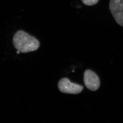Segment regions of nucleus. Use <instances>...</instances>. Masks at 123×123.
Instances as JSON below:
<instances>
[{"label":"nucleus","instance_id":"1","mask_svg":"<svg viewBox=\"0 0 123 123\" xmlns=\"http://www.w3.org/2000/svg\"><path fill=\"white\" fill-rule=\"evenodd\" d=\"M13 41L15 48L22 53L35 51L39 48L38 40L23 30L16 31L13 36Z\"/></svg>","mask_w":123,"mask_h":123},{"label":"nucleus","instance_id":"2","mask_svg":"<svg viewBox=\"0 0 123 123\" xmlns=\"http://www.w3.org/2000/svg\"><path fill=\"white\" fill-rule=\"evenodd\" d=\"M58 88L62 92L77 94L81 93L84 87L82 86L70 82L68 78H62L58 83Z\"/></svg>","mask_w":123,"mask_h":123},{"label":"nucleus","instance_id":"3","mask_svg":"<svg viewBox=\"0 0 123 123\" xmlns=\"http://www.w3.org/2000/svg\"><path fill=\"white\" fill-rule=\"evenodd\" d=\"M109 8L115 21L123 27V0H110Z\"/></svg>","mask_w":123,"mask_h":123},{"label":"nucleus","instance_id":"4","mask_svg":"<svg viewBox=\"0 0 123 123\" xmlns=\"http://www.w3.org/2000/svg\"><path fill=\"white\" fill-rule=\"evenodd\" d=\"M84 81L86 88L91 91L98 90L100 86V78L95 72L90 70H86L84 72Z\"/></svg>","mask_w":123,"mask_h":123},{"label":"nucleus","instance_id":"5","mask_svg":"<svg viewBox=\"0 0 123 123\" xmlns=\"http://www.w3.org/2000/svg\"><path fill=\"white\" fill-rule=\"evenodd\" d=\"M84 5L87 6H93L96 4L99 0H81Z\"/></svg>","mask_w":123,"mask_h":123},{"label":"nucleus","instance_id":"6","mask_svg":"<svg viewBox=\"0 0 123 123\" xmlns=\"http://www.w3.org/2000/svg\"><path fill=\"white\" fill-rule=\"evenodd\" d=\"M20 51H18L17 52V53L18 54H19V53H20Z\"/></svg>","mask_w":123,"mask_h":123}]
</instances>
